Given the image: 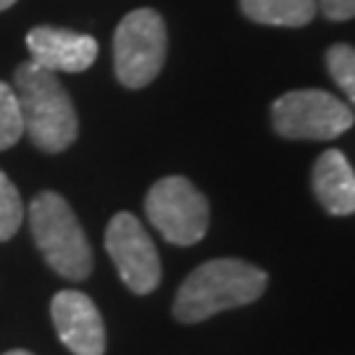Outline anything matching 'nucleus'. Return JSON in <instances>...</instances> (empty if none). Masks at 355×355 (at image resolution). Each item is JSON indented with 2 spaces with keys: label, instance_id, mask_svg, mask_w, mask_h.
<instances>
[{
  "label": "nucleus",
  "instance_id": "obj_1",
  "mask_svg": "<svg viewBox=\"0 0 355 355\" xmlns=\"http://www.w3.org/2000/svg\"><path fill=\"white\" fill-rule=\"evenodd\" d=\"M268 287V274L240 258L205 261L182 282L174 297L179 324H200L221 311L255 303Z\"/></svg>",
  "mask_w": 355,
  "mask_h": 355
},
{
  "label": "nucleus",
  "instance_id": "obj_2",
  "mask_svg": "<svg viewBox=\"0 0 355 355\" xmlns=\"http://www.w3.org/2000/svg\"><path fill=\"white\" fill-rule=\"evenodd\" d=\"M13 92L21 108L24 135L42 153H64L79 135L76 108L58 76L26 61L13 71Z\"/></svg>",
  "mask_w": 355,
  "mask_h": 355
},
{
  "label": "nucleus",
  "instance_id": "obj_3",
  "mask_svg": "<svg viewBox=\"0 0 355 355\" xmlns=\"http://www.w3.org/2000/svg\"><path fill=\"white\" fill-rule=\"evenodd\" d=\"M29 227L48 266L64 279L82 282L92 271V250L71 205L58 192H40L29 205Z\"/></svg>",
  "mask_w": 355,
  "mask_h": 355
},
{
  "label": "nucleus",
  "instance_id": "obj_4",
  "mask_svg": "<svg viewBox=\"0 0 355 355\" xmlns=\"http://www.w3.org/2000/svg\"><path fill=\"white\" fill-rule=\"evenodd\" d=\"M168 53L164 16L153 8H137L121 19L114 35V66L119 82L129 89L148 87L161 74Z\"/></svg>",
  "mask_w": 355,
  "mask_h": 355
},
{
  "label": "nucleus",
  "instance_id": "obj_5",
  "mask_svg": "<svg viewBox=\"0 0 355 355\" xmlns=\"http://www.w3.org/2000/svg\"><path fill=\"white\" fill-rule=\"evenodd\" d=\"M353 124V108L327 89H290L271 103V127L284 140H334Z\"/></svg>",
  "mask_w": 355,
  "mask_h": 355
},
{
  "label": "nucleus",
  "instance_id": "obj_6",
  "mask_svg": "<svg viewBox=\"0 0 355 355\" xmlns=\"http://www.w3.org/2000/svg\"><path fill=\"white\" fill-rule=\"evenodd\" d=\"M145 214L161 237L171 245H195L211 224L208 198L187 177H164L145 198Z\"/></svg>",
  "mask_w": 355,
  "mask_h": 355
},
{
  "label": "nucleus",
  "instance_id": "obj_7",
  "mask_svg": "<svg viewBox=\"0 0 355 355\" xmlns=\"http://www.w3.org/2000/svg\"><path fill=\"white\" fill-rule=\"evenodd\" d=\"M105 250L127 290L150 295L161 284V258L137 216L116 214L105 229Z\"/></svg>",
  "mask_w": 355,
  "mask_h": 355
},
{
  "label": "nucleus",
  "instance_id": "obj_8",
  "mask_svg": "<svg viewBox=\"0 0 355 355\" xmlns=\"http://www.w3.org/2000/svg\"><path fill=\"white\" fill-rule=\"evenodd\" d=\"M53 327L58 340L74 355H103L105 353V324L85 292L61 290L51 303Z\"/></svg>",
  "mask_w": 355,
  "mask_h": 355
},
{
  "label": "nucleus",
  "instance_id": "obj_9",
  "mask_svg": "<svg viewBox=\"0 0 355 355\" xmlns=\"http://www.w3.org/2000/svg\"><path fill=\"white\" fill-rule=\"evenodd\" d=\"M29 61L53 74H79L95 64L98 40L58 26H35L26 35Z\"/></svg>",
  "mask_w": 355,
  "mask_h": 355
},
{
  "label": "nucleus",
  "instance_id": "obj_10",
  "mask_svg": "<svg viewBox=\"0 0 355 355\" xmlns=\"http://www.w3.org/2000/svg\"><path fill=\"white\" fill-rule=\"evenodd\" d=\"M316 200L331 216L355 214V171L343 150H324L311 174Z\"/></svg>",
  "mask_w": 355,
  "mask_h": 355
},
{
  "label": "nucleus",
  "instance_id": "obj_11",
  "mask_svg": "<svg viewBox=\"0 0 355 355\" xmlns=\"http://www.w3.org/2000/svg\"><path fill=\"white\" fill-rule=\"evenodd\" d=\"M242 13L266 26H305L316 19V0H240Z\"/></svg>",
  "mask_w": 355,
  "mask_h": 355
},
{
  "label": "nucleus",
  "instance_id": "obj_12",
  "mask_svg": "<svg viewBox=\"0 0 355 355\" xmlns=\"http://www.w3.org/2000/svg\"><path fill=\"white\" fill-rule=\"evenodd\" d=\"M327 69L329 76L334 79V85L343 89V95L347 98V105L355 114V48L337 42L327 51Z\"/></svg>",
  "mask_w": 355,
  "mask_h": 355
},
{
  "label": "nucleus",
  "instance_id": "obj_13",
  "mask_svg": "<svg viewBox=\"0 0 355 355\" xmlns=\"http://www.w3.org/2000/svg\"><path fill=\"white\" fill-rule=\"evenodd\" d=\"M21 135H24V121L16 92L11 85L0 82V150H8L11 145H16Z\"/></svg>",
  "mask_w": 355,
  "mask_h": 355
},
{
  "label": "nucleus",
  "instance_id": "obj_14",
  "mask_svg": "<svg viewBox=\"0 0 355 355\" xmlns=\"http://www.w3.org/2000/svg\"><path fill=\"white\" fill-rule=\"evenodd\" d=\"M24 218V205L21 195L13 187V182L0 171V242L11 240L21 227Z\"/></svg>",
  "mask_w": 355,
  "mask_h": 355
},
{
  "label": "nucleus",
  "instance_id": "obj_15",
  "mask_svg": "<svg viewBox=\"0 0 355 355\" xmlns=\"http://www.w3.org/2000/svg\"><path fill=\"white\" fill-rule=\"evenodd\" d=\"M321 13L331 21H347L355 19V0H316Z\"/></svg>",
  "mask_w": 355,
  "mask_h": 355
},
{
  "label": "nucleus",
  "instance_id": "obj_16",
  "mask_svg": "<svg viewBox=\"0 0 355 355\" xmlns=\"http://www.w3.org/2000/svg\"><path fill=\"white\" fill-rule=\"evenodd\" d=\"M16 0H0V11H6V8H11Z\"/></svg>",
  "mask_w": 355,
  "mask_h": 355
},
{
  "label": "nucleus",
  "instance_id": "obj_17",
  "mask_svg": "<svg viewBox=\"0 0 355 355\" xmlns=\"http://www.w3.org/2000/svg\"><path fill=\"white\" fill-rule=\"evenodd\" d=\"M6 355H35V353H29V350H8Z\"/></svg>",
  "mask_w": 355,
  "mask_h": 355
}]
</instances>
